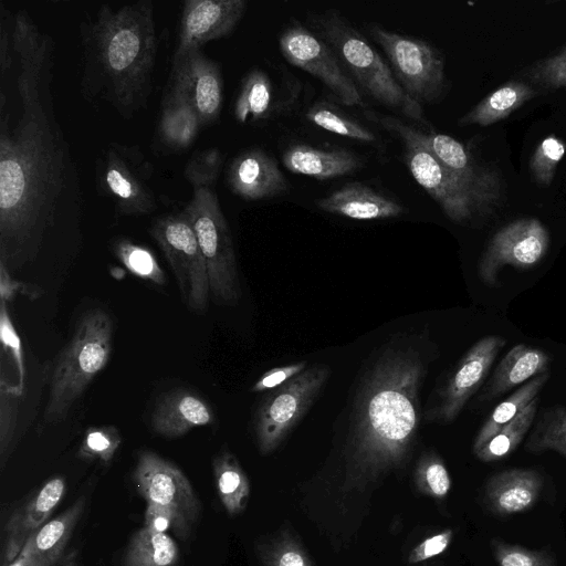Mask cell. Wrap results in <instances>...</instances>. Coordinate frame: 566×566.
Segmentation results:
<instances>
[{"label": "cell", "mask_w": 566, "mask_h": 566, "mask_svg": "<svg viewBox=\"0 0 566 566\" xmlns=\"http://www.w3.org/2000/svg\"><path fill=\"white\" fill-rule=\"evenodd\" d=\"M307 367L306 361L274 367L264 373L252 386L253 392H262L277 388L302 373Z\"/></svg>", "instance_id": "44"}, {"label": "cell", "mask_w": 566, "mask_h": 566, "mask_svg": "<svg viewBox=\"0 0 566 566\" xmlns=\"http://www.w3.org/2000/svg\"><path fill=\"white\" fill-rule=\"evenodd\" d=\"M212 469L224 509L231 515L239 513L248 500L249 482L237 458L229 451H221L213 458Z\"/></svg>", "instance_id": "31"}, {"label": "cell", "mask_w": 566, "mask_h": 566, "mask_svg": "<svg viewBox=\"0 0 566 566\" xmlns=\"http://www.w3.org/2000/svg\"><path fill=\"white\" fill-rule=\"evenodd\" d=\"M168 90L177 92L190 103L201 126L219 118L223 102L221 69L201 50H193L172 61Z\"/></svg>", "instance_id": "15"}, {"label": "cell", "mask_w": 566, "mask_h": 566, "mask_svg": "<svg viewBox=\"0 0 566 566\" xmlns=\"http://www.w3.org/2000/svg\"><path fill=\"white\" fill-rule=\"evenodd\" d=\"M122 443L119 431L114 426L88 428L78 449L84 459H97L107 464Z\"/></svg>", "instance_id": "38"}, {"label": "cell", "mask_w": 566, "mask_h": 566, "mask_svg": "<svg viewBox=\"0 0 566 566\" xmlns=\"http://www.w3.org/2000/svg\"><path fill=\"white\" fill-rule=\"evenodd\" d=\"M133 479L146 503L176 509L191 527L197 522L199 499L177 465L153 451L144 450L137 457Z\"/></svg>", "instance_id": "14"}, {"label": "cell", "mask_w": 566, "mask_h": 566, "mask_svg": "<svg viewBox=\"0 0 566 566\" xmlns=\"http://www.w3.org/2000/svg\"><path fill=\"white\" fill-rule=\"evenodd\" d=\"M283 57L318 80L340 104L364 105L363 94L342 65L331 45L298 21L291 22L279 35Z\"/></svg>", "instance_id": "11"}, {"label": "cell", "mask_w": 566, "mask_h": 566, "mask_svg": "<svg viewBox=\"0 0 566 566\" xmlns=\"http://www.w3.org/2000/svg\"><path fill=\"white\" fill-rule=\"evenodd\" d=\"M223 160L219 148L196 150L185 166L184 176L193 190L211 188L219 177Z\"/></svg>", "instance_id": "36"}, {"label": "cell", "mask_w": 566, "mask_h": 566, "mask_svg": "<svg viewBox=\"0 0 566 566\" xmlns=\"http://www.w3.org/2000/svg\"><path fill=\"white\" fill-rule=\"evenodd\" d=\"M206 261L210 293L234 304L241 296L233 241L218 197L211 188L193 190L185 208Z\"/></svg>", "instance_id": "6"}, {"label": "cell", "mask_w": 566, "mask_h": 566, "mask_svg": "<svg viewBox=\"0 0 566 566\" xmlns=\"http://www.w3.org/2000/svg\"><path fill=\"white\" fill-rule=\"evenodd\" d=\"M144 527L158 533L172 530L181 539H186L191 531V526L176 509L154 503L146 505Z\"/></svg>", "instance_id": "40"}, {"label": "cell", "mask_w": 566, "mask_h": 566, "mask_svg": "<svg viewBox=\"0 0 566 566\" xmlns=\"http://www.w3.org/2000/svg\"><path fill=\"white\" fill-rule=\"evenodd\" d=\"M305 118L324 130L361 143H377L376 134L355 118L344 114L327 101L314 103L305 113Z\"/></svg>", "instance_id": "34"}, {"label": "cell", "mask_w": 566, "mask_h": 566, "mask_svg": "<svg viewBox=\"0 0 566 566\" xmlns=\"http://www.w3.org/2000/svg\"><path fill=\"white\" fill-rule=\"evenodd\" d=\"M149 233L176 276L184 304L193 312L206 311L210 293L207 265L185 211L157 218Z\"/></svg>", "instance_id": "10"}, {"label": "cell", "mask_w": 566, "mask_h": 566, "mask_svg": "<svg viewBox=\"0 0 566 566\" xmlns=\"http://www.w3.org/2000/svg\"><path fill=\"white\" fill-rule=\"evenodd\" d=\"M366 29L385 53L405 93L421 106L438 102L446 91L441 52L420 38L389 31L375 22L367 24Z\"/></svg>", "instance_id": "7"}, {"label": "cell", "mask_w": 566, "mask_h": 566, "mask_svg": "<svg viewBox=\"0 0 566 566\" xmlns=\"http://www.w3.org/2000/svg\"><path fill=\"white\" fill-rule=\"evenodd\" d=\"M307 21L335 51L360 93L401 114L421 130L433 132L422 106L405 93L388 63L339 11L328 9L312 13Z\"/></svg>", "instance_id": "3"}, {"label": "cell", "mask_w": 566, "mask_h": 566, "mask_svg": "<svg viewBox=\"0 0 566 566\" xmlns=\"http://www.w3.org/2000/svg\"><path fill=\"white\" fill-rule=\"evenodd\" d=\"M151 176L153 166L138 146L109 143L95 160L97 192L124 216H146L156 210Z\"/></svg>", "instance_id": "8"}, {"label": "cell", "mask_w": 566, "mask_h": 566, "mask_svg": "<svg viewBox=\"0 0 566 566\" xmlns=\"http://www.w3.org/2000/svg\"><path fill=\"white\" fill-rule=\"evenodd\" d=\"M549 233L537 219H521L499 230L489 242L479 264L481 280L494 285L501 269L534 268L547 253Z\"/></svg>", "instance_id": "13"}, {"label": "cell", "mask_w": 566, "mask_h": 566, "mask_svg": "<svg viewBox=\"0 0 566 566\" xmlns=\"http://www.w3.org/2000/svg\"><path fill=\"white\" fill-rule=\"evenodd\" d=\"M114 250L122 263L135 275L157 285L166 283L164 271L147 249L129 240L120 239L115 243Z\"/></svg>", "instance_id": "35"}, {"label": "cell", "mask_w": 566, "mask_h": 566, "mask_svg": "<svg viewBox=\"0 0 566 566\" xmlns=\"http://www.w3.org/2000/svg\"><path fill=\"white\" fill-rule=\"evenodd\" d=\"M505 344L506 339L499 335H489L475 342L433 392L423 415L424 421L441 424L453 422L484 384Z\"/></svg>", "instance_id": "12"}, {"label": "cell", "mask_w": 566, "mask_h": 566, "mask_svg": "<svg viewBox=\"0 0 566 566\" xmlns=\"http://www.w3.org/2000/svg\"><path fill=\"white\" fill-rule=\"evenodd\" d=\"M200 127L190 103L177 92L167 90L157 130L161 144L175 151L185 150L195 142Z\"/></svg>", "instance_id": "25"}, {"label": "cell", "mask_w": 566, "mask_h": 566, "mask_svg": "<svg viewBox=\"0 0 566 566\" xmlns=\"http://www.w3.org/2000/svg\"><path fill=\"white\" fill-rule=\"evenodd\" d=\"M17 294H22L32 300L41 294L38 286L13 280L7 271L6 263H0V296L1 301L10 302Z\"/></svg>", "instance_id": "45"}, {"label": "cell", "mask_w": 566, "mask_h": 566, "mask_svg": "<svg viewBox=\"0 0 566 566\" xmlns=\"http://www.w3.org/2000/svg\"><path fill=\"white\" fill-rule=\"evenodd\" d=\"M525 450L534 454L555 451L566 458V407L542 409L525 442Z\"/></svg>", "instance_id": "33"}, {"label": "cell", "mask_w": 566, "mask_h": 566, "mask_svg": "<svg viewBox=\"0 0 566 566\" xmlns=\"http://www.w3.org/2000/svg\"><path fill=\"white\" fill-rule=\"evenodd\" d=\"M178 559V545L167 533L143 526L132 536L123 566H175Z\"/></svg>", "instance_id": "30"}, {"label": "cell", "mask_w": 566, "mask_h": 566, "mask_svg": "<svg viewBox=\"0 0 566 566\" xmlns=\"http://www.w3.org/2000/svg\"><path fill=\"white\" fill-rule=\"evenodd\" d=\"M7 566H80L76 551H66L63 555L54 558H43L19 554L17 558Z\"/></svg>", "instance_id": "46"}, {"label": "cell", "mask_w": 566, "mask_h": 566, "mask_svg": "<svg viewBox=\"0 0 566 566\" xmlns=\"http://www.w3.org/2000/svg\"><path fill=\"white\" fill-rule=\"evenodd\" d=\"M282 164L291 172L317 180L335 179L360 170L364 159L345 148H318L292 144L282 154Z\"/></svg>", "instance_id": "22"}, {"label": "cell", "mask_w": 566, "mask_h": 566, "mask_svg": "<svg viewBox=\"0 0 566 566\" xmlns=\"http://www.w3.org/2000/svg\"><path fill=\"white\" fill-rule=\"evenodd\" d=\"M551 360V356L539 348L525 344L513 346L496 365L475 402L489 403L512 388L548 371Z\"/></svg>", "instance_id": "23"}, {"label": "cell", "mask_w": 566, "mask_h": 566, "mask_svg": "<svg viewBox=\"0 0 566 566\" xmlns=\"http://www.w3.org/2000/svg\"><path fill=\"white\" fill-rule=\"evenodd\" d=\"M565 153V143L554 135L537 145L530 160V170L539 186L547 187L552 184L556 167Z\"/></svg>", "instance_id": "37"}, {"label": "cell", "mask_w": 566, "mask_h": 566, "mask_svg": "<svg viewBox=\"0 0 566 566\" xmlns=\"http://www.w3.org/2000/svg\"><path fill=\"white\" fill-rule=\"evenodd\" d=\"M65 490V479L53 476L12 512L4 526L3 566L13 562L29 538L49 521Z\"/></svg>", "instance_id": "17"}, {"label": "cell", "mask_w": 566, "mask_h": 566, "mask_svg": "<svg viewBox=\"0 0 566 566\" xmlns=\"http://www.w3.org/2000/svg\"><path fill=\"white\" fill-rule=\"evenodd\" d=\"M84 509V497L77 499L72 506L49 520L34 533L20 554L43 558H54L63 555Z\"/></svg>", "instance_id": "27"}, {"label": "cell", "mask_w": 566, "mask_h": 566, "mask_svg": "<svg viewBox=\"0 0 566 566\" xmlns=\"http://www.w3.org/2000/svg\"><path fill=\"white\" fill-rule=\"evenodd\" d=\"M536 92L528 84L511 81L485 96L469 113L459 119L460 126H489L500 122L533 98Z\"/></svg>", "instance_id": "28"}, {"label": "cell", "mask_w": 566, "mask_h": 566, "mask_svg": "<svg viewBox=\"0 0 566 566\" xmlns=\"http://www.w3.org/2000/svg\"><path fill=\"white\" fill-rule=\"evenodd\" d=\"M213 421L214 413L209 403L186 389H176L163 396L151 415L153 430L167 439L179 438Z\"/></svg>", "instance_id": "20"}, {"label": "cell", "mask_w": 566, "mask_h": 566, "mask_svg": "<svg viewBox=\"0 0 566 566\" xmlns=\"http://www.w3.org/2000/svg\"><path fill=\"white\" fill-rule=\"evenodd\" d=\"M245 0H187L182 4L177 46L172 61L209 41L229 35L243 18Z\"/></svg>", "instance_id": "16"}, {"label": "cell", "mask_w": 566, "mask_h": 566, "mask_svg": "<svg viewBox=\"0 0 566 566\" xmlns=\"http://www.w3.org/2000/svg\"><path fill=\"white\" fill-rule=\"evenodd\" d=\"M419 471L432 494L444 496L449 492L451 486L450 475L439 457L426 455Z\"/></svg>", "instance_id": "43"}, {"label": "cell", "mask_w": 566, "mask_h": 566, "mask_svg": "<svg viewBox=\"0 0 566 566\" xmlns=\"http://www.w3.org/2000/svg\"><path fill=\"white\" fill-rule=\"evenodd\" d=\"M279 108L277 95L270 75L259 69L250 70L242 78L234 103V118L242 125L270 119Z\"/></svg>", "instance_id": "26"}, {"label": "cell", "mask_w": 566, "mask_h": 566, "mask_svg": "<svg viewBox=\"0 0 566 566\" xmlns=\"http://www.w3.org/2000/svg\"><path fill=\"white\" fill-rule=\"evenodd\" d=\"M408 132L420 142L444 167L454 174L481 185L502 187L496 171L479 166L471 153L453 137L421 130L406 123Z\"/></svg>", "instance_id": "24"}, {"label": "cell", "mask_w": 566, "mask_h": 566, "mask_svg": "<svg viewBox=\"0 0 566 566\" xmlns=\"http://www.w3.org/2000/svg\"><path fill=\"white\" fill-rule=\"evenodd\" d=\"M493 555L499 566H555V557L548 549L533 551L507 544L499 538L491 541Z\"/></svg>", "instance_id": "39"}, {"label": "cell", "mask_w": 566, "mask_h": 566, "mask_svg": "<svg viewBox=\"0 0 566 566\" xmlns=\"http://www.w3.org/2000/svg\"><path fill=\"white\" fill-rule=\"evenodd\" d=\"M7 303L1 301L0 308V336L3 348L10 352L11 357L13 358L14 365L17 367L18 376H19V389L22 391L24 387V363L22 355V347L20 337L12 324L9 312L7 310Z\"/></svg>", "instance_id": "42"}, {"label": "cell", "mask_w": 566, "mask_h": 566, "mask_svg": "<svg viewBox=\"0 0 566 566\" xmlns=\"http://www.w3.org/2000/svg\"><path fill=\"white\" fill-rule=\"evenodd\" d=\"M113 322L103 310L86 312L61 353L52 376L45 420H63L72 405L106 366L112 352Z\"/></svg>", "instance_id": "5"}, {"label": "cell", "mask_w": 566, "mask_h": 566, "mask_svg": "<svg viewBox=\"0 0 566 566\" xmlns=\"http://www.w3.org/2000/svg\"><path fill=\"white\" fill-rule=\"evenodd\" d=\"M227 184L235 196L249 201L284 196L290 190L276 160L259 147L245 149L232 159Z\"/></svg>", "instance_id": "18"}, {"label": "cell", "mask_w": 566, "mask_h": 566, "mask_svg": "<svg viewBox=\"0 0 566 566\" xmlns=\"http://www.w3.org/2000/svg\"><path fill=\"white\" fill-rule=\"evenodd\" d=\"M55 42L31 15L13 14L0 46L1 261L35 258L48 241L81 232L80 170L52 92Z\"/></svg>", "instance_id": "1"}, {"label": "cell", "mask_w": 566, "mask_h": 566, "mask_svg": "<svg viewBox=\"0 0 566 566\" xmlns=\"http://www.w3.org/2000/svg\"><path fill=\"white\" fill-rule=\"evenodd\" d=\"M279 566H305V562L300 554L286 552L281 556Z\"/></svg>", "instance_id": "48"}, {"label": "cell", "mask_w": 566, "mask_h": 566, "mask_svg": "<svg viewBox=\"0 0 566 566\" xmlns=\"http://www.w3.org/2000/svg\"><path fill=\"white\" fill-rule=\"evenodd\" d=\"M527 74L533 83L545 88L566 90V48L536 63Z\"/></svg>", "instance_id": "41"}, {"label": "cell", "mask_w": 566, "mask_h": 566, "mask_svg": "<svg viewBox=\"0 0 566 566\" xmlns=\"http://www.w3.org/2000/svg\"><path fill=\"white\" fill-rule=\"evenodd\" d=\"M538 403L539 396L533 399L514 419L475 451V457L483 462H494L510 455L531 429L538 410Z\"/></svg>", "instance_id": "32"}, {"label": "cell", "mask_w": 566, "mask_h": 566, "mask_svg": "<svg viewBox=\"0 0 566 566\" xmlns=\"http://www.w3.org/2000/svg\"><path fill=\"white\" fill-rule=\"evenodd\" d=\"M81 43L86 98L106 102L125 119L147 106L157 54L153 1L102 4L82 22Z\"/></svg>", "instance_id": "2"}, {"label": "cell", "mask_w": 566, "mask_h": 566, "mask_svg": "<svg viewBox=\"0 0 566 566\" xmlns=\"http://www.w3.org/2000/svg\"><path fill=\"white\" fill-rule=\"evenodd\" d=\"M549 379V373L537 375L523 384L488 416L473 441V452L483 447L505 424L535 399Z\"/></svg>", "instance_id": "29"}, {"label": "cell", "mask_w": 566, "mask_h": 566, "mask_svg": "<svg viewBox=\"0 0 566 566\" xmlns=\"http://www.w3.org/2000/svg\"><path fill=\"white\" fill-rule=\"evenodd\" d=\"M544 485L542 474L533 469H510L493 474L484 488V504L499 516L525 512L534 506Z\"/></svg>", "instance_id": "19"}, {"label": "cell", "mask_w": 566, "mask_h": 566, "mask_svg": "<svg viewBox=\"0 0 566 566\" xmlns=\"http://www.w3.org/2000/svg\"><path fill=\"white\" fill-rule=\"evenodd\" d=\"M316 206L325 212L355 220L388 219L405 213L398 201L358 181L346 184L316 200Z\"/></svg>", "instance_id": "21"}, {"label": "cell", "mask_w": 566, "mask_h": 566, "mask_svg": "<svg viewBox=\"0 0 566 566\" xmlns=\"http://www.w3.org/2000/svg\"><path fill=\"white\" fill-rule=\"evenodd\" d=\"M331 368L324 364L302 373L270 390L259 406L254 429L262 453L271 452L300 422L326 385Z\"/></svg>", "instance_id": "9"}, {"label": "cell", "mask_w": 566, "mask_h": 566, "mask_svg": "<svg viewBox=\"0 0 566 566\" xmlns=\"http://www.w3.org/2000/svg\"><path fill=\"white\" fill-rule=\"evenodd\" d=\"M375 120L402 145L403 161L417 184L455 223L464 224L475 217L491 213L500 202L502 187L468 180L444 167L407 129L396 116L374 115Z\"/></svg>", "instance_id": "4"}, {"label": "cell", "mask_w": 566, "mask_h": 566, "mask_svg": "<svg viewBox=\"0 0 566 566\" xmlns=\"http://www.w3.org/2000/svg\"><path fill=\"white\" fill-rule=\"evenodd\" d=\"M452 538V531L447 530L440 534H437L430 538H427L410 557V560L417 562L420 559L429 558L434 555L442 553Z\"/></svg>", "instance_id": "47"}]
</instances>
